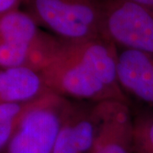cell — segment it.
<instances>
[{"label":"cell","mask_w":153,"mask_h":153,"mask_svg":"<svg viewBox=\"0 0 153 153\" xmlns=\"http://www.w3.org/2000/svg\"><path fill=\"white\" fill-rule=\"evenodd\" d=\"M37 100L0 104V153H4L23 117Z\"/></svg>","instance_id":"11"},{"label":"cell","mask_w":153,"mask_h":153,"mask_svg":"<svg viewBox=\"0 0 153 153\" xmlns=\"http://www.w3.org/2000/svg\"><path fill=\"white\" fill-rule=\"evenodd\" d=\"M102 8L105 39L153 57V9L131 0H102Z\"/></svg>","instance_id":"4"},{"label":"cell","mask_w":153,"mask_h":153,"mask_svg":"<svg viewBox=\"0 0 153 153\" xmlns=\"http://www.w3.org/2000/svg\"><path fill=\"white\" fill-rule=\"evenodd\" d=\"M131 1L153 9V0H131Z\"/></svg>","instance_id":"13"},{"label":"cell","mask_w":153,"mask_h":153,"mask_svg":"<svg viewBox=\"0 0 153 153\" xmlns=\"http://www.w3.org/2000/svg\"><path fill=\"white\" fill-rule=\"evenodd\" d=\"M133 153H153V109L138 107L132 111Z\"/></svg>","instance_id":"10"},{"label":"cell","mask_w":153,"mask_h":153,"mask_svg":"<svg viewBox=\"0 0 153 153\" xmlns=\"http://www.w3.org/2000/svg\"><path fill=\"white\" fill-rule=\"evenodd\" d=\"M26 0H0V15L21 9Z\"/></svg>","instance_id":"12"},{"label":"cell","mask_w":153,"mask_h":153,"mask_svg":"<svg viewBox=\"0 0 153 153\" xmlns=\"http://www.w3.org/2000/svg\"><path fill=\"white\" fill-rule=\"evenodd\" d=\"M52 93L41 71L29 67H0V104L26 103Z\"/></svg>","instance_id":"8"},{"label":"cell","mask_w":153,"mask_h":153,"mask_svg":"<svg viewBox=\"0 0 153 153\" xmlns=\"http://www.w3.org/2000/svg\"><path fill=\"white\" fill-rule=\"evenodd\" d=\"M22 8L39 27L61 40L104 38L102 0H26Z\"/></svg>","instance_id":"2"},{"label":"cell","mask_w":153,"mask_h":153,"mask_svg":"<svg viewBox=\"0 0 153 153\" xmlns=\"http://www.w3.org/2000/svg\"><path fill=\"white\" fill-rule=\"evenodd\" d=\"M71 100L55 93L39 99L23 117L4 153H53Z\"/></svg>","instance_id":"3"},{"label":"cell","mask_w":153,"mask_h":153,"mask_svg":"<svg viewBox=\"0 0 153 153\" xmlns=\"http://www.w3.org/2000/svg\"><path fill=\"white\" fill-rule=\"evenodd\" d=\"M47 33L22 9L0 15V46L15 47L39 44Z\"/></svg>","instance_id":"9"},{"label":"cell","mask_w":153,"mask_h":153,"mask_svg":"<svg viewBox=\"0 0 153 153\" xmlns=\"http://www.w3.org/2000/svg\"><path fill=\"white\" fill-rule=\"evenodd\" d=\"M117 76L123 91L153 107V57L133 49H118Z\"/></svg>","instance_id":"7"},{"label":"cell","mask_w":153,"mask_h":153,"mask_svg":"<svg viewBox=\"0 0 153 153\" xmlns=\"http://www.w3.org/2000/svg\"><path fill=\"white\" fill-rule=\"evenodd\" d=\"M100 107L101 124L89 153H133L130 105L105 101Z\"/></svg>","instance_id":"6"},{"label":"cell","mask_w":153,"mask_h":153,"mask_svg":"<svg viewBox=\"0 0 153 153\" xmlns=\"http://www.w3.org/2000/svg\"><path fill=\"white\" fill-rule=\"evenodd\" d=\"M101 120L100 102L71 100L53 153H89Z\"/></svg>","instance_id":"5"},{"label":"cell","mask_w":153,"mask_h":153,"mask_svg":"<svg viewBox=\"0 0 153 153\" xmlns=\"http://www.w3.org/2000/svg\"><path fill=\"white\" fill-rule=\"evenodd\" d=\"M117 47L105 38L60 43L41 70L50 91L90 102L131 101L117 76Z\"/></svg>","instance_id":"1"}]
</instances>
